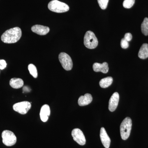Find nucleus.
Instances as JSON below:
<instances>
[{"label":"nucleus","mask_w":148,"mask_h":148,"mask_svg":"<svg viewBox=\"0 0 148 148\" xmlns=\"http://www.w3.org/2000/svg\"><path fill=\"white\" fill-rule=\"evenodd\" d=\"M21 35L22 32L20 28L14 27L5 31L2 35L1 39L5 43H14L19 40Z\"/></svg>","instance_id":"1"},{"label":"nucleus","mask_w":148,"mask_h":148,"mask_svg":"<svg viewBox=\"0 0 148 148\" xmlns=\"http://www.w3.org/2000/svg\"><path fill=\"white\" fill-rule=\"evenodd\" d=\"M132 120L130 117L125 118L120 125V133L122 139L126 140L129 138L132 129Z\"/></svg>","instance_id":"2"},{"label":"nucleus","mask_w":148,"mask_h":148,"mask_svg":"<svg viewBox=\"0 0 148 148\" xmlns=\"http://www.w3.org/2000/svg\"><path fill=\"white\" fill-rule=\"evenodd\" d=\"M49 9L56 13H63L69 10V7L65 3L61 2L57 0H53L49 3Z\"/></svg>","instance_id":"3"},{"label":"nucleus","mask_w":148,"mask_h":148,"mask_svg":"<svg viewBox=\"0 0 148 148\" xmlns=\"http://www.w3.org/2000/svg\"><path fill=\"white\" fill-rule=\"evenodd\" d=\"M84 43L85 46L89 49H93L98 45V40L95 34L91 31L86 32L84 37Z\"/></svg>","instance_id":"4"},{"label":"nucleus","mask_w":148,"mask_h":148,"mask_svg":"<svg viewBox=\"0 0 148 148\" xmlns=\"http://www.w3.org/2000/svg\"><path fill=\"white\" fill-rule=\"evenodd\" d=\"M3 143L5 145L11 147L16 144V138L14 133L8 130H4L2 133Z\"/></svg>","instance_id":"5"},{"label":"nucleus","mask_w":148,"mask_h":148,"mask_svg":"<svg viewBox=\"0 0 148 148\" xmlns=\"http://www.w3.org/2000/svg\"><path fill=\"white\" fill-rule=\"evenodd\" d=\"M59 61L65 70L71 71L73 67V61L70 56L64 52H61L58 56Z\"/></svg>","instance_id":"6"},{"label":"nucleus","mask_w":148,"mask_h":148,"mask_svg":"<svg viewBox=\"0 0 148 148\" xmlns=\"http://www.w3.org/2000/svg\"><path fill=\"white\" fill-rule=\"evenodd\" d=\"M32 107L31 103L28 101H23L14 105L13 109L14 111L21 114H25L28 112Z\"/></svg>","instance_id":"7"},{"label":"nucleus","mask_w":148,"mask_h":148,"mask_svg":"<svg viewBox=\"0 0 148 148\" xmlns=\"http://www.w3.org/2000/svg\"><path fill=\"white\" fill-rule=\"evenodd\" d=\"M72 136L73 140L79 145L83 146L86 143L85 137L82 131L79 128H75L72 131Z\"/></svg>","instance_id":"8"},{"label":"nucleus","mask_w":148,"mask_h":148,"mask_svg":"<svg viewBox=\"0 0 148 148\" xmlns=\"http://www.w3.org/2000/svg\"><path fill=\"white\" fill-rule=\"evenodd\" d=\"M119 100V94L117 92H114L112 95L109 103V110L113 112L116 110Z\"/></svg>","instance_id":"9"},{"label":"nucleus","mask_w":148,"mask_h":148,"mask_svg":"<svg viewBox=\"0 0 148 148\" xmlns=\"http://www.w3.org/2000/svg\"><path fill=\"white\" fill-rule=\"evenodd\" d=\"M100 138L102 144L106 148H109L111 143V140L109 137L106 129L103 127H101L100 131Z\"/></svg>","instance_id":"10"},{"label":"nucleus","mask_w":148,"mask_h":148,"mask_svg":"<svg viewBox=\"0 0 148 148\" xmlns=\"http://www.w3.org/2000/svg\"><path fill=\"white\" fill-rule=\"evenodd\" d=\"M32 32L37 34L44 36L49 32L50 29L48 27L42 25H36L32 27Z\"/></svg>","instance_id":"11"},{"label":"nucleus","mask_w":148,"mask_h":148,"mask_svg":"<svg viewBox=\"0 0 148 148\" xmlns=\"http://www.w3.org/2000/svg\"><path fill=\"white\" fill-rule=\"evenodd\" d=\"M40 117L42 121L45 122L48 120L50 114V107L48 105H44L42 107L40 112Z\"/></svg>","instance_id":"12"},{"label":"nucleus","mask_w":148,"mask_h":148,"mask_svg":"<svg viewBox=\"0 0 148 148\" xmlns=\"http://www.w3.org/2000/svg\"><path fill=\"white\" fill-rule=\"evenodd\" d=\"M93 71L95 72H101L103 73H107L109 71L108 64L107 62L103 64L95 63L92 66Z\"/></svg>","instance_id":"13"},{"label":"nucleus","mask_w":148,"mask_h":148,"mask_svg":"<svg viewBox=\"0 0 148 148\" xmlns=\"http://www.w3.org/2000/svg\"><path fill=\"white\" fill-rule=\"evenodd\" d=\"M92 100V95L89 93H86L84 95H82L79 97L78 101L79 105L84 106L89 105Z\"/></svg>","instance_id":"14"},{"label":"nucleus","mask_w":148,"mask_h":148,"mask_svg":"<svg viewBox=\"0 0 148 148\" xmlns=\"http://www.w3.org/2000/svg\"><path fill=\"white\" fill-rule=\"evenodd\" d=\"M10 85L13 88L18 89L23 87L24 85V81L21 79L13 78L10 79Z\"/></svg>","instance_id":"15"},{"label":"nucleus","mask_w":148,"mask_h":148,"mask_svg":"<svg viewBox=\"0 0 148 148\" xmlns=\"http://www.w3.org/2000/svg\"><path fill=\"white\" fill-rule=\"evenodd\" d=\"M138 57L141 59H145L148 58V44H143L138 53Z\"/></svg>","instance_id":"16"},{"label":"nucleus","mask_w":148,"mask_h":148,"mask_svg":"<svg viewBox=\"0 0 148 148\" xmlns=\"http://www.w3.org/2000/svg\"><path fill=\"white\" fill-rule=\"evenodd\" d=\"M112 77H108L102 79L100 81L99 84L102 88H107L112 84Z\"/></svg>","instance_id":"17"},{"label":"nucleus","mask_w":148,"mask_h":148,"mask_svg":"<svg viewBox=\"0 0 148 148\" xmlns=\"http://www.w3.org/2000/svg\"><path fill=\"white\" fill-rule=\"evenodd\" d=\"M141 31L145 36H148V18H145L143 23L141 24Z\"/></svg>","instance_id":"18"},{"label":"nucleus","mask_w":148,"mask_h":148,"mask_svg":"<svg viewBox=\"0 0 148 148\" xmlns=\"http://www.w3.org/2000/svg\"><path fill=\"white\" fill-rule=\"evenodd\" d=\"M28 69L30 73L32 76L35 78H36L38 77V71H37V68L36 66L33 64H29L28 66Z\"/></svg>","instance_id":"19"},{"label":"nucleus","mask_w":148,"mask_h":148,"mask_svg":"<svg viewBox=\"0 0 148 148\" xmlns=\"http://www.w3.org/2000/svg\"><path fill=\"white\" fill-rule=\"evenodd\" d=\"M135 3V0H124L123 2V7L129 9L132 8Z\"/></svg>","instance_id":"20"},{"label":"nucleus","mask_w":148,"mask_h":148,"mask_svg":"<svg viewBox=\"0 0 148 148\" xmlns=\"http://www.w3.org/2000/svg\"><path fill=\"white\" fill-rule=\"evenodd\" d=\"M109 0H98V4L102 9L105 10L108 7Z\"/></svg>","instance_id":"21"},{"label":"nucleus","mask_w":148,"mask_h":148,"mask_svg":"<svg viewBox=\"0 0 148 148\" xmlns=\"http://www.w3.org/2000/svg\"><path fill=\"white\" fill-rule=\"evenodd\" d=\"M121 47L124 49L127 48L129 47L128 42L124 38L122 39L121 42Z\"/></svg>","instance_id":"22"},{"label":"nucleus","mask_w":148,"mask_h":148,"mask_svg":"<svg viewBox=\"0 0 148 148\" xmlns=\"http://www.w3.org/2000/svg\"><path fill=\"white\" fill-rule=\"evenodd\" d=\"M7 64L4 60H0V69L3 70L6 67Z\"/></svg>","instance_id":"23"},{"label":"nucleus","mask_w":148,"mask_h":148,"mask_svg":"<svg viewBox=\"0 0 148 148\" xmlns=\"http://www.w3.org/2000/svg\"><path fill=\"white\" fill-rule=\"evenodd\" d=\"M132 35L130 33H127L125 34L124 36V38L127 41L129 42L132 39Z\"/></svg>","instance_id":"24"}]
</instances>
